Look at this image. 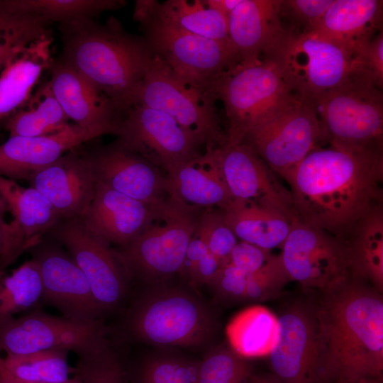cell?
Returning a JSON list of instances; mask_svg holds the SVG:
<instances>
[{"mask_svg": "<svg viewBox=\"0 0 383 383\" xmlns=\"http://www.w3.org/2000/svg\"><path fill=\"white\" fill-rule=\"evenodd\" d=\"M286 182L296 218L345 242L363 216L383 205V150L319 145Z\"/></svg>", "mask_w": 383, "mask_h": 383, "instance_id": "cell-1", "label": "cell"}, {"mask_svg": "<svg viewBox=\"0 0 383 383\" xmlns=\"http://www.w3.org/2000/svg\"><path fill=\"white\" fill-rule=\"evenodd\" d=\"M320 383H374L383 371V300L351 277L316 306Z\"/></svg>", "mask_w": 383, "mask_h": 383, "instance_id": "cell-2", "label": "cell"}, {"mask_svg": "<svg viewBox=\"0 0 383 383\" xmlns=\"http://www.w3.org/2000/svg\"><path fill=\"white\" fill-rule=\"evenodd\" d=\"M60 59L108 96L122 113L135 104L152 53L144 38L111 17L101 24L83 18L60 24Z\"/></svg>", "mask_w": 383, "mask_h": 383, "instance_id": "cell-3", "label": "cell"}, {"mask_svg": "<svg viewBox=\"0 0 383 383\" xmlns=\"http://www.w3.org/2000/svg\"><path fill=\"white\" fill-rule=\"evenodd\" d=\"M359 57L313 30L284 28L265 58L276 63L295 97L314 106L323 95L359 77Z\"/></svg>", "mask_w": 383, "mask_h": 383, "instance_id": "cell-4", "label": "cell"}, {"mask_svg": "<svg viewBox=\"0 0 383 383\" xmlns=\"http://www.w3.org/2000/svg\"><path fill=\"white\" fill-rule=\"evenodd\" d=\"M139 23L152 53L178 79L216 101L218 82L240 64L231 41L199 36L153 16Z\"/></svg>", "mask_w": 383, "mask_h": 383, "instance_id": "cell-5", "label": "cell"}, {"mask_svg": "<svg viewBox=\"0 0 383 383\" xmlns=\"http://www.w3.org/2000/svg\"><path fill=\"white\" fill-rule=\"evenodd\" d=\"M201 213L171 200L162 205L133 240L116 250L130 278L157 282L179 273Z\"/></svg>", "mask_w": 383, "mask_h": 383, "instance_id": "cell-6", "label": "cell"}, {"mask_svg": "<svg viewBox=\"0 0 383 383\" xmlns=\"http://www.w3.org/2000/svg\"><path fill=\"white\" fill-rule=\"evenodd\" d=\"M216 96L223 102L229 145L242 143L255 125L295 97L270 58L237 66L218 82Z\"/></svg>", "mask_w": 383, "mask_h": 383, "instance_id": "cell-7", "label": "cell"}, {"mask_svg": "<svg viewBox=\"0 0 383 383\" xmlns=\"http://www.w3.org/2000/svg\"><path fill=\"white\" fill-rule=\"evenodd\" d=\"M128 328L140 340L160 346H190L206 340L213 328L207 308L176 288H160L131 309Z\"/></svg>", "mask_w": 383, "mask_h": 383, "instance_id": "cell-8", "label": "cell"}, {"mask_svg": "<svg viewBox=\"0 0 383 383\" xmlns=\"http://www.w3.org/2000/svg\"><path fill=\"white\" fill-rule=\"evenodd\" d=\"M314 107L328 143L383 150L382 89L357 77L323 95Z\"/></svg>", "mask_w": 383, "mask_h": 383, "instance_id": "cell-9", "label": "cell"}, {"mask_svg": "<svg viewBox=\"0 0 383 383\" xmlns=\"http://www.w3.org/2000/svg\"><path fill=\"white\" fill-rule=\"evenodd\" d=\"M323 140L326 138L315 107L294 97L255 125L242 143L286 181Z\"/></svg>", "mask_w": 383, "mask_h": 383, "instance_id": "cell-10", "label": "cell"}, {"mask_svg": "<svg viewBox=\"0 0 383 383\" xmlns=\"http://www.w3.org/2000/svg\"><path fill=\"white\" fill-rule=\"evenodd\" d=\"M137 104L169 115L200 138L206 148H219L226 143L215 101L178 79L155 55L138 90Z\"/></svg>", "mask_w": 383, "mask_h": 383, "instance_id": "cell-11", "label": "cell"}, {"mask_svg": "<svg viewBox=\"0 0 383 383\" xmlns=\"http://www.w3.org/2000/svg\"><path fill=\"white\" fill-rule=\"evenodd\" d=\"M290 280L323 294L332 292L352 277L343 241L296 219L279 255Z\"/></svg>", "mask_w": 383, "mask_h": 383, "instance_id": "cell-12", "label": "cell"}, {"mask_svg": "<svg viewBox=\"0 0 383 383\" xmlns=\"http://www.w3.org/2000/svg\"><path fill=\"white\" fill-rule=\"evenodd\" d=\"M109 342L101 319H74L37 311L0 320V353L3 355L48 350H65L78 354Z\"/></svg>", "mask_w": 383, "mask_h": 383, "instance_id": "cell-13", "label": "cell"}, {"mask_svg": "<svg viewBox=\"0 0 383 383\" xmlns=\"http://www.w3.org/2000/svg\"><path fill=\"white\" fill-rule=\"evenodd\" d=\"M46 235L60 244L81 269L102 314L119 306L131 278L116 250L92 233L80 216L60 218Z\"/></svg>", "mask_w": 383, "mask_h": 383, "instance_id": "cell-14", "label": "cell"}, {"mask_svg": "<svg viewBox=\"0 0 383 383\" xmlns=\"http://www.w3.org/2000/svg\"><path fill=\"white\" fill-rule=\"evenodd\" d=\"M121 117L116 144L143 157L167 174L199 152L200 138L159 110L135 104Z\"/></svg>", "mask_w": 383, "mask_h": 383, "instance_id": "cell-15", "label": "cell"}, {"mask_svg": "<svg viewBox=\"0 0 383 383\" xmlns=\"http://www.w3.org/2000/svg\"><path fill=\"white\" fill-rule=\"evenodd\" d=\"M27 251L39 266L43 302L59 310L65 317L101 319L103 314L88 280L60 244L45 234Z\"/></svg>", "mask_w": 383, "mask_h": 383, "instance_id": "cell-16", "label": "cell"}, {"mask_svg": "<svg viewBox=\"0 0 383 383\" xmlns=\"http://www.w3.org/2000/svg\"><path fill=\"white\" fill-rule=\"evenodd\" d=\"M279 338L270 364L279 383H320L321 349L316 306L296 303L278 317Z\"/></svg>", "mask_w": 383, "mask_h": 383, "instance_id": "cell-17", "label": "cell"}, {"mask_svg": "<svg viewBox=\"0 0 383 383\" xmlns=\"http://www.w3.org/2000/svg\"><path fill=\"white\" fill-rule=\"evenodd\" d=\"M78 150L96 182L146 204L170 200L166 174L140 155L115 142Z\"/></svg>", "mask_w": 383, "mask_h": 383, "instance_id": "cell-18", "label": "cell"}, {"mask_svg": "<svg viewBox=\"0 0 383 383\" xmlns=\"http://www.w3.org/2000/svg\"><path fill=\"white\" fill-rule=\"evenodd\" d=\"M218 154L233 200L252 202L296 218L289 189L249 145L226 143L218 148Z\"/></svg>", "mask_w": 383, "mask_h": 383, "instance_id": "cell-19", "label": "cell"}, {"mask_svg": "<svg viewBox=\"0 0 383 383\" xmlns=\"http://www.w3.org/2000/svg\"><path fill=\"white\" fill-rule=\"evenodd\" d=\"M0 194L13 219L8 223L0 272L37 243L59 220L60 216L50 201L33 187H23L0 176Z\"/></svg>", "mask_w": 383, "mask_h": 383, "instance_id": "cell-20", "label": "cell"}, {"mask_svg": "<svg viewBox=\"0 0 383 383\" xmlns=\"http://www.w3.org/2000/svg\"><path fill=\"white\" fill-rule=\"evenodd\" d=\"M52 91L70 120L96 134H116L121 113L113 102L60 58L50 69Z\"/></svg>", "mask_w": 383, "mask_h": 383, "instance_id": "cell-21", "label": "cell"}, {"mask_svg": "<svg viewBox=\"0 0 383 383\" xmlns=\"http://www.w3.org/2000/svg\"><path fill=\"white\" fill-rule=\"evenodd\" d=\"M98 137L75 123L44 136H9L0 145V176L28 182L67 152Z\"/></svg>", "mask_w": 383, "mask_h": 383, "instance_id": "cell-22", "label": "cell"}, {"mask_svg": "<svg viewBox=\"0 0 383 383\" xmlns=\"http://www.w3.org/2000/svg\"><path fill=\"white\" fill-rule=\"evenodd\" d=\"M165 204H146L96 182L94 197L80 217L99 238L121 248L146 227Z\"/></svg>", "mask_w": 383, "mask_h": 383, "instance_id": "cell-23", "label": "cell"}, {"mask_svg": "<svg viewBox=\"0 0 383 383\" xmlns=\"http://www.w3.org/2000/svg\"><path fill=\"white\" fill-rule=\"evenodd\" d=\"M166 178L170 200L192 211L223 210L233 200L221 170L218 148L206 147L204 153L178 166Z\"/></svg>", "mask_w": 383, "mask_h": 383, "instance_id": "cell-24", "label": "cell"}, {"mask_svg": "<svg viewBox=\"0 0 383 383\" xmlns=\"http://www.w3.org/2000/svg\"><path fill=\"white\" fill-rule=\"evenodd\" d=\"M52 205L60 218L81 216L91 201L96 182L78 147L28 181Z\"/></svg>", "mask_w": 383, "mask_h": 383, "instance_id": "cell-25", "label": "cell"}, {"mask_svg": "<svg viewBox=\"0 0 383 383\" xmlns=\"http://www.w3.org/2000/svg\"><path fill=\"white\" fill-rule=\"evenodd\" d=\"M277 0H240L228 18V37L240 65L266 57L284 30Z\"/></svg>", "mask_w": 383, "mask_h": 383, "instance_id": "cell-26", "label": "cell"}, {"mask_svg": "<svg viewBox=\"0 0 383 383\" xmlns=\"http://www.w3.org/2000/svg\"><path fill=\"white\" fill-rule=\"evenodd\" d=\"M383 1L333 0L323 16L309 30L360 55L382 30Z\"/></svg>", "mask_w": 383, "mask_h": 383, "instance_id": "cell-27", "label": "cell"}, {"mask_svg": "<svg viewBox=\"0 0 383 383\" xmlns=\"http://www.w3.org/2000/svg\"><path fill=\"white\" fill-rule=\"evenodd\" d=\"M52 38L36 40L18 51L0 72V122L21 108L33 93L43 73L50 70Z\"/></svg>", "mask_w": 383, "mask_h": 383, "instance_id": "cell-28", "label": "cell"}, {"mask_svg": "<svg viewBox=\"0 0 383 383\" xmlns=\"http://www.w3.org/2000/svg\"><path fill=\"white\" fill-rule=\"evenodd\" d=\"M222 211L226 225L238 240L269 251L282 248L297 219L276 209L238 200H232Z\"/></svg>", "mask_w": 383, "mask_h": 383, "instance_id": "cell-29", "label": "cell"}, {"mask_svg": "<svg viewBox=\"0 0 383 383\" xmlns=\"http://www.w3.org/2000/svg\"><path fill=\"white\" fill-rule=\"evenodd\" d=\"M148 16H153L199 36L230 40L228 19L208 8L202 0H167L161 3L143 0L136 9L135 21L139 22Z\"/></svg>", "mask_w": 383, "mask_h": 383, "instance_id": "cell-30", "label": "cell"}, {"mask_svg": "<svg viewBox=\"0 0 383 383\" xmlns=\"http://www.w3.org/2000/svg\"><path fill=\"white\" fill-rule=\"evenodd\" d=\"M353 277L383 289V205L370 211L344 242Z\"/></svg>", "mask_w": 383, "mask_h": 383, "instance_id": "cell-31", "label": "cell"}, {"mask_svg": "<svg viewBox=\"0 0 383 383\" xmlns=\"http://www.w3.org/2000/svg\"><path fill=\"white\" fill-rule=\"evenodd\" d=\"M278 317L266 307H248L235 315L226 328L230 348L240 357L270 356L279 338Z\"/></svg>", "mask_w": 383, "mask_h": 383, "instance_id": "cell-32", "label": "cell"}, {"mask_svg": "<svg viewBox=\"0 0 383 383\" xmlns=\"http://www.w3.org/2000/svg\"><path fill=\"white\" fill-rule=\"evenodd\" d=\"M49 80L40 84L28 100L5 120L9 136L38 137L57 133L70 123Z\"/></svg>", "mask_w": 383, "mask_h": 383, "instance_id": "cell-33", "label": "cell"}, {"mask_svg": "<svg viewBox=\"0 0 383 383\" xmlns=\"http://www.w3.org/2000/svg\"><path fill=\"white\" fill-rule=\"evenodd\" d=\"M50 23L11 7L0 0V72L20 50L40 39L52 36Z\"/></svg>", "mask_w": 383, "mask_h": 383, "instance_id": "cell-34", "label": "cell"}, {"mask_svg": "<svg viewBox=\"0 0 383 383\" xmlns=\"http://www.w3.org/2000/svg\"><path fill=\"white\" fill-rule=\"evenodd\" d=\"M42 294L39 266L33 258L9 274L0 273V320L30 309L41 300Z\"/></svg>", "mask_w": 383, "mask_h": 383, "instance_id": "cell-35", "label": "cell"}, {"mask_svg": "<svg viewBox=\"0 0 383 383\" xmlns=\"http://www.w3.org/2000/svg\"><path fill=\"white\" fill-rule=\"evenodd\" d=\"M13 9L59 24L92 18L106 11L122 8L123 0H6Z\"/></svg>", "mask_w": 383, "mask_h": 383, "instance_id": "cell-36", "label": "cell"}, {"mask_svg": "<svg viewBox=\"0 0 383 383\" xmlns=\"http://www.w3.org/2000/svg\"><path fill=\"white\" fill-rule=\"evenodd\" d=\"M249 374L244 359L231 348H220L197 365L196 383H243Z\"/></svg>", "mask_w": 383, "mask_h": 383, "instance_id": "cell-37", "label": "cell"}, {"mask_svg": "<svg viewBox=\"0 0 383 383\" xmlns=\"http://www.w3.org/2000/svg\"><path fill=\"white\" fill-rule=\"evenodd\" d=\"M195 234L209 250L223 263L238 242L225 222L223 213L219 209L204 211L199 216Z\"/></svg>", "mask_w": 383, "mask_h": 383, "instance_id": "cell-38", "label": "cell"}, {"mask_svg": "<svg viewBox=\"0 0 383 383\" xmlns=\"http://www.w3.org/2000/svg\"><path fill=\"white\" fill-rule=\"evenodd\" d=\"M223 264L194 232L187 247L179 274L192 284L210 285Z\"/></svg>", "mask_w": 383, "mask_h": 383, "instance_id": "cell-39", "label": "cell"}, {"mask_svg": "<svg viewBox=\"0 0 383 383\" xmlns=\"http://www.w3.org/2000/svg\"><path fill=\"white\" fill-rule=\"evenodd\" d=\"M197 365L173 357L148 361L140 370L138 383H196Z\"/></svg>", "mask_w": 383, "mask_h": 383, "instance_id": "cell-40", "label": "cell"}, {"mask_svg": "<svg viewBox=\"0 0 383 383\" xmlns=\"http://www.w3.org/2000/svg\"><path fill=\"white\" fill-rule=\"evenodd\" d=\"M289 280L279 256L274 255L261 270L248 274L245 299L262 301L272 297Z\"/></svg>", "mask_w": 383, "mask_h": 383, "instance_id": "cell-41", "label": "cell"}, {"mask_svg": "<svg viewBox=\"0 0 383 383\" xmlns=\"http://www.w3.org/2000/svg\"><path fill=\"white\" fill-rule=\"evenodd\" d=\"M333 0H282L280 2L281 17L289 18L294 26L311 28L326 13ZM301 30V31H302Z\"/></svg>", "mask_w": 383, "mask_h": 383, "instance_id": "cell-42", "label": "cell"}, {"mask_svg": "<svg viewBox=\"0 0 383 383\" xmlns=\"http://www.w3.org/2000/svg\"><path fill=\"white\" fill-rule=\"evenodd\" d=\"M360 77L376 87L383 88V31L379 32L360 55Z\"/></svg>", "mask_w": 383, "mask_h": 383, "instance_id": "cell-43", "label": "cell"}, {"mask_svg": "<svg viewBox=\"0 0 383 383\" xmlns=\"http://www.w3.org/2000/svg\"><path fill=\"white\" fill-rule=\"evenodd\" d=\"M247 276L244 272L226 262L222 265L210 285L219 296L226 299H245Z\"/></svg>", "mask_w": 383, "mask_h": 383, "instance_id": "cell-44", "label": "cell"}, {"mask_svg": "<svg viewBox=\"0 0 383 383\" xmlns=\"http://www.w3.org/2000/svg\"><path fill=\"white\" fill-rule=\"evenodd\" d=\"M273 256L269 250L240 241L232 250L228 262L245 274H251L264 267Z\"/></svg>", "mask_w": 383, "mask_h": 383, "instance_id": "cell-45", "label": "cell"}, {"mask_svg": "<svg viewBox=\"0 0 383 383\" xmlns=\"http://www.w3.org/2000/svg\"><path fill=\"white\" fill-rule=\"evenodd\" d=\"M208 8L213 9L228 19L240 0H202Z\"/></svg>", "mask_w": 383, "mask_h": 383, "instance_id": "cell-46", "label": "cell"}, {"mask_svg": "<svg viewBox=\"0 0 383 383\" xmlns=\"http://www.w3.org/2000/svg\"><path fill=\"white\" fill-rule=\"evenodd\" d=\"M8 211L6 202L0 194V255L2 252L8 223L5 221L4 216Z\"/></svg>", "mask_w": 383, "mask_h": 383, "instance_id": "cell-47", "label": "cell"}, {"mask_svg": "<svg viewBox=\"0 0 383 383\" xmlns=\"http://www.w3.org/2000/svg\"><path fill=\"white\" fill-rule=\"evenodd\" d=\"M257 383H279L274 376L255 377Z\"/></svg>", "mask_w": 383, "mask_h": 383, "instance_id": "cell-48", "label": "cell"}, {"mask_svg": "<svg viewBox=\"0 0 383 383\" xmlns=\"http://www.w3.org/2000/svg\"><path fill=\"white\" fill-rule=\"evenodd\" d=\"M0 383H18V382H11L10 380L4 379L0 377ZM67 383H86V382H83L76 374H74L72 372V378Z\"/></svg>", "mask_w": 383, "mask_h": 383, "instance_id": "cell-49", "label": "cell"}, {"mask_svg": "<svg viewBox=\"0 0 383 383\" xmlns=\"http://www.w3.org/2000/svg\"><path fill=\"white\" fill-rule=\"evenodd\" d=\"M249 383H257L255 379L254 378Z\"/></svg>", "mask_w": 383, "mask_h": 383, "instance_id": "cell-50", "label": "cell"}]
</instances>
